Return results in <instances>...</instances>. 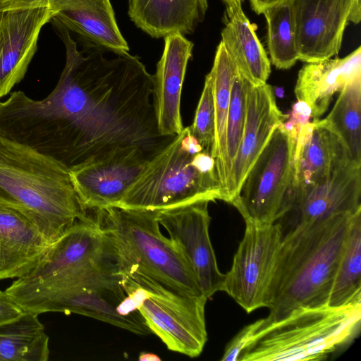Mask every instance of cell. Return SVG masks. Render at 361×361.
<instances>
[{
    "label": "cell",
    "instance_id": "obj_1",
    "mask_svg": "<svg viewBox=\"0 0 361 361\" xmlns=\"http://www.w3.org/2000/svg\"><path fill=\"white\" fill-rule=\"evenodd\" d=\"M66 49L57 85L42 100L15 91L0 101V135L27 145L68 169L122 147L151 159L176 136L158 129L153 78L128 52L84 54L70 31L51 20Z\"/></svg>",
    "mask_w": 361,
    "mask_h": 361
},
{
    "label": "cell",
    "instance_id": "obj_2",
    "mask_svg": "<svg viewBox=\"0 0 361 361\" xmlns=\"http://www.w3.org/2000/svg\"><path fill=\"white\" fill-rule=\"evenodd\" d=\"M357 212L335 215L281 235L267 294L266 307L269 313L263 318L264 324L279 322L300 309L328 305L351 224Z\"/></svg>",
    "mask_w": 361,
    "mask_h": 361
},
{
    "label": "cell",
    "instance_id": "obj_3",
    "mask_svg": "<svg viewBox=\"0 0 361 361\" xmlns=\"http://www.w3.org/2000/svg\"><path fill=\"white\" fill-rule=\"evenodd\" d=\"M0 202L26 212L50 244L87 214L66 166L1 135Z\"/></svg>",
    "mask_w": 361,
    "mask_h": 361
},
{
    "label": "cell",
    "instance_id": "obj_4",
    "mask_svg": "<svg viewBox=\"0 0 361 361\" xmlns=\"http://www.w3.org/2000/svg\"><path fill=\"white\" fill-rule=\"evenodd\" d=\"M360 322L361 302L302 308L267 324L262 319L238 361L323 360L355 338Z\"/></svg>",
    "mask_w": 361,
    "mask_h": 361
},
{
    "label": "cell",
    "instance_id": "obj_5",
    "mask_svg": "<svg viewBox=\"0 0 361 361\" xmlns=\"http://www.w3.org/2000/svg\"><path fill=\"white\" fill-rule=\"evenodd\" d=\"M94 212L119 268L140 271L179 293L204 296L180 252L161 232L157 211L109 207Z\"/></svg>",
    "mask_w": 361,
    "mask_h": 361
},
{
    "label": "cell",
    "instance_id": "obj_6",
    "mask_svg": "<svg viewBox=\"0 0 361 361\" xmlns=\"http://www.w3.org/2000/svg\"><path fill=\"white\" fill-rule=\"evenodd\" d=\"M203 151L185 127L152 158L116 207L161 211L197 201L223 200L216 172H206L195 154Z\"/></svg>",
    "mask_w": 361,
    "mask_h": 361
},
{
    "label": "cell",
    "instance_id": "obj_7",
    "mask_svg": "<svg viewBox=\"0 0 361 361\" xmlns=\"http://www.w3.org/2000/svg\"><path fill=\"white\" fill-rule=\"evenodd\" d=\"M113 251L94 211L89 210L49 247L38 264L6 290L24 311L62 290L90 264Z\"/></svg>",
    "mask_w": 361,
    "mask_h": 361
},
{
    "label": "cell",
    "instance_id": "obj_8",
    "mask_svg": "<svg viewBox=\"0 0 361 361\" xmlns=\"http://www.w3.org/2000/svg\"><path fill=\"white\" fill-rule=\"evenodd\" d=\"M118 270L122 283L137 290V311L151 333L170 350L190 357L200 355L207 341V299L179 293L136 269Z\"/></svg>",
    "mask_w": 361,
    "mask_h": 361
},
{
    "label": "cell",
    "instance_id": "obj_9",
    "mask_svg": "<svg viewBox=\"0 0 361 361\" xmlns=\"http://www.w3.org/2000/svg\"><path fill=\"white\" fill-rule=\"evenodd\" d=\"M295 143L282 123L275 127L231 202L245 222L276 221L293 177Z\"/></svg>",
    "mask_w": 361,
    "mask_h": 361
},
{
    "label": "cell",
    "instance_id": "obj_10",
    "mask_svg": "<svg viewBox=\"0 0 361 361\" xmlns=\"http://www.w3.org/2000/svg\"><path fill=\"white\" fill-rule=\"evenodd\" d=\"M360 210L361 166L348 161L320 183L302 185L291 181L274 224L282 235L304 225Z\"/></svg>",
    "mask_w": 361,
    "mask_h": 361
},
{
    "label": "cell",
    "instance_id": "obj_11",
    "mask_svg": "<svg viewBox=\"0 0 361 361\" xmlns=\"http://www.w3.org/2000/svg\"><path fill=\"white\" fill-rule=\"evenodd\" d=\"M245 223L243 237L225 274L223 291L250 313L267 306L282 236L274 223Z\"/></svg>",
    "mask_w": 361,
    "mask_h": 361
},
{
    "label": "cell",
    "instance_id": "obj_12",
    "mask_svg": "<svg viewBox=\"0 0 361 361\" xmlns=\"http://www.w3.org/2000/svg\"><path fill=\"white\" fill-rule=\"evenodd\" d=\"M126 296L118 267H115L98 272L84 282L53 295L28 312L38 314L47 312L75 313L137 334H150L139 312L129 315L118 312V306Z\"/></svg>",
    "mask_w": 361,
    "mask_h": 361
},
{
    "label": "cell",
    "instance_id": "obj_13",
    "mask_svg": "<svg viewBox=\"0 0 361 361\" xmlns=\"http://www.w3.org/2000/svg\"><path fill=\"white\" fill-rule=\"evenodd\" d=\"M299 60L329 59L339 52L348 23L361 20L360 0H289Z\"/></svg>",
    "mask_w": 361,
    "mask_h": 361
},
{
    "label": "cell",
    "instance_id": "obj_14",
    "mask_svg": "<svg viewBox=\"0 0 361 361\" xmlns=\"http://www.w3.org/2000/svg\"><path fill=\"white\" fill-rule=\"evenodd\" d=\"M209 202L197 201L157 211L159 225L188 264L207 300L223 291L225 281L209 237Z\"/></svg>",
    "mask_w": 361,
    "mask_h": 361
},
{
    "label": "cell",
    "instance_id": "obj_15",
    "mask_svg": "<svg viewBox=\"0 0 361 361\" xmlns=\"http://www.w3.org/2000/svg\"><path fill=\"white\" fill-rule=\"evenodd\" d=\"M151 158L141 149L122 147L69 169L85 210L116 207Z\"/></svg>",
    "mask_w": 361,
    "mask_h": 361
},
{
    "label": "cell",
    "instance_id": "obj_16",
    "mask_svg": "<svg viewBox=\"0 0 361 361\" xmlns=\"http://www.w3.org/2000/svg\"><path fill=\"white\" fill-rule=\"evenodd\" d=\"M55 13L47 4L0 11V98L24 78L40 31Z\"/></svg>",
    "mask_w": 361,
    "mask_h": 361
},
{
    "label": "cell",
    "instance_id": "obj_17",
    "mask_svg": "<svg viewBox=\"0 0 361 361\" xmlns=\"http://www.w3.org/2000/svg\"><path fill=\"white\" fill-rule=\"evenodd\" d=\"M34 4H49L56 12L53 18L90 47L116 54L128 52L110 0H1L0 11Z\"/></svg>",
    "mask_w": 361,
    "mask_h": 361
},
{
    "label": "cell",
    "instance_id": "obj_18",
    "mask_svg": "<svg viewBox=\"0 0 361 361\" xmlns=\"http://www.w3.org/2000/svg\"><path fill=\"white\" fill-rule=\"evenodd\" d=\"M286 118L287 115L278 108L269 85L254 86L250 84L247 94L244 131L231 166L226 202L231 204L274 129Z\"/></svg>",
    "mask_w": 361,
    "mask_h": 361
},
{
    "label": "cell",
    "instance_id": "obj_19",
    "mask_svg": "<svg viewBox=\"0 0 361 361\" xmlns=\"http://www.w3.org/2000/svg\"><path fill=\"white\" fill-rule=\"evenodd\" d=\"M193 44L181 34L164 37L162 56L153 78V96L158 129L166 136L183 130L180 114L182 88Z\"/></svg>",
    "mask_w": 361,
    "mask_h": 361
},
{
    "label": "cell",
    "instance_id": "obj_20",
    "mask_svg": "<svg viewBox=\"0 0 361 361\" xmlns=\"http://www.w3.org/2000/svg\"><path fill=\"white\" fill-rule=\"evenodd\" d=\"M50 245L26 212L0 202V280L27 274Z\"/></svg>",
    "mask_w": 361,
    "mask_h": 361
},
{
    "label": "cell",
    "instance_id": "obj_21",
    "mask_svg": "<svg viewBox=\"0 0 361 361\" xmlns=\"http://www.w3.org/2000/svg\"><path fill=\"white\" fill-rule=\"evenodd\" d=\"M348 161H352L346 148L324 119L313 120L300 129L292 182L302 185L320 183Z\"/></svg>",
    "mask_w": 361,
    "mask_h": 361
},
{
    "label": "cell",
    "instance_id": "obj_22",
    "mask_svg": "<svg viewBox=\"0 0 361 361\" xmlns=\"http://www.w3.org/2000/svg\"><path fill=\"white\" fill-rule=\"evenodd\" d=\"M361 78V47L344 58L306 63L300 70L295 87L298 100L306 102L313 120L327 110L334 94Z\"/></svg>",
    "mask_w": 361,
    "mask_h": 361
},
{
    "label": "cell",
    "instance_id": "obj_23",
    "mask_svg": "<svg viewBox=\"0 0 361 361\" xmlns=\"http://www.w3.org/2000/svg\"><path fill=\"white\" fill-rule=\"evenodd\" d=\"M208 0H129L128 14L153 38L192 34L203 21Z\"/></svg>",
    "mask_w": 361,
    "mask_h": 361
},
{
    "label": "cell",
    "instance_id": "obj_24",
    "mask_svg": "<svg viewBox=\"0 0 361 361\" xmlns=\"http://www.w3.org/2000/svg\"><path fill=\"white\" fill-rule=\"evenodd\" d=\"M225 27L221 42L238 72L254 86L267 83L271 73V61L242 7L226 6Z\"/></svg>",
    "mask_w": 361,
    "mask_h": 361
},
{
    "label": "cell",
    "instance_id": "obj_25",
    "mask_svg": "<svg viewBox=\"0 0 361 361\" xmlns=\"http://www.w3.org/2000/svg\"><path fill=\"white\" fill-rule=\"evenodd\" d=\"M237 73L235 64L223 43L220 42L216 48L212 68L208 75L212 85L215 111L214 141L212 157L215 160L216 171L224 202L228 185L226 168V123L233 80Z\"/></svg>",
    "mask_w": 361,
    "mask_h": 361
},
{
    "label": "cell",
    "instance_id": "obj_26",
    "mask_svg": "<svg viewBox=\"0 0 361 361\" xmlns=\"http://www.w3.org/2000/svg\"><path fill=\"white\" fill-rule=\"evenodd\" d=\"M38 314L26 312L0 325V361H47L49 337Z\"/></svg>",
    "mask_w": 361,
    "mask_h": 361
},
{
    "label": "cell",
    "instance_id": "obj_27",
    "mask_svg": "<svg viewBox=\"0 0 361 361\" xmlns=\"http://www.w3.org/2000/svg\"><path fill=\"white\" fill-rule=\"evenodd\" d=\"M324 118L338 136L351 161L361 166V78L347 84Z\"/></svg>",
    "mask_w": 361,
    "mask_h": 361
},
{
    "label": "cell",
    "instance_id": "obj_28",
    "mask_svg": "<svg viewBox=\"0 0 361 361\" xmlns=\"http://www.w3.org/2000/svg\"><path fill=\"white\" fill-rule=\"evenodd\" d=\"M361 302V211L352 221L331 287L328 305Z\"/></svg>",
    "mask_w": 361,
    "mask_h": 361
},
{
    "label": "cell",
    "instance_id": "obj_29",
    "mask_svg": "<svg viewBox=\"0 0 361 361\" xmlns=\"http://www.w3.org/2000/svg\"><path fill=\"white\" fill-rule=\"evenodd\" d=\"M267 24V47L271 61L279 69H288L298 60L293 20L289 0L264 9Z\"/></svg>",
    "mask_w": 361,
    "mask_h": 361
},
{
    "label": "cell",
    "instance_id": "obj_30",
    "mask_svg": "<svg viewBox=\"0 0 361 361\" xmlns=\"http://www.w3.org/2000/svg\"><path fill=\"white\" fill-rule=\"evenodd\" d=\"M250 85V83L238 72L233 80L226 123V168L228 184L231 166L244 131L247 94Z\"/></svg>",
    "mask_w": 361,
    "mask_h": 361
},
{
    "label": "cell",
    "instance_id": "obj_31",
    "mask_svg": "<svg viewBox=\"0 0 361 361\" xmlns=\"http://www.w3.org/2000/svg\"><path fill=\"white\" fill-rule=\"evenodd\" d=\"M189 128L190 133L199 142L203 151L212 155L214 141L215 111L212 85L208 74L205 77L193 123Z\"/></svg>",
    "mask_w": 361,
    "mask_h": 361
},
{
    "label": "cell",
    "instance_id": "obj_32",
    "mask_svg": "<svg viewBox=\"0 0 361 361\" xmlns=\"http://www.w3.org/2000/svg\"><path fill=\"white\" fill-rule=\"evenodd\" d=\"M262 323V319H260L243 327L228 343L221 360L238 361L242 352L255 338Z\"/></svg>",
    "mask_w": 361,
    "mask_h": 361
},
{
    "label": "cell",
    "instance_id": "obj_33",
    "mask_svg": "<svg viewBox=\"0 0 361 361\" xmlns=\"http://www.w3.org/2000/svg\"><path fill=\"white\" fill-rule=\"evenodd\" d=\"M311 117L312 111L308 104L303 101L298 100L282 125L297 140L300 128L309 123Z\"/></svg>",
    "mask_w": 361,
    "mask_h": 361
},
{
    "label": "cell",
    "instance_id": "obj_34",
    "mask_svg": "<svg viewBox=\"0 0 361 361\" xmlns=\"http://www.w3.org/2000/svg\"><path fill=\"white\" fill-rule=\"evenodd\" d=\"M23 312L5 291L0 290V325L18 318Z\"/></svg>",
    "mask_w": 361,
    "mask_h": 361
},
{
    "label": "cell",
    "instance_id": "obj_35",
    "mask_svg": "<svg viewBox=\"0 0 361 361\" xmlns=\"http://www.w3.org/2000/svg\"><path fill=\"white\" fill-rule=\"evenodd\" d=\"M252 9L257 14H262L267 8L281 3L285 0H249Z\"/></svg>",
    "mask_w": 361,
    "mask_h": 361
},
{
    "label": "cell",
    "instance_id": "obj_36",
    "mask_svg": "<svg viewBox=\"0 0 361 361\" xmlns=\"http://www.w3.org/2000/svg\"><path fill=\"white\" fill-rule=\"evenodd\" d=\"M140 361H160L161 358L156 354L152 353L142 352L138 357Z\"/></svg>",
    "mask_w": 361,
    "mask_h": 361
},
{
    "label": "cell",
    "instance_id": "obj_37",
    "mask_svg": "<svg viewBox=\"0 0 361 361\" xmlns=\"http://www.w3.org/2000/svg\"><path fill=\"white\" fill-rule=\"evenodd\" d=\"M226 6L229 7H242V2L244 0H223Z\"/></svg>",
    "mask_w": 361,
    "mask_h": 361
},
{
    "label": "cell",
    "instance_id": "obj_38",
    "mask_svg": "<svg viewBox=\"0 0 361 361\" xmlns=\"http://www.w3.org/2000/svg\"><path fill=\"white\" fill-rule=\"evenodd\" d=\"M275 94L279 98H283L284 96V90L283 87H276L275 90Z\"/></svg>",
    "mask_w": 361,
    "mask_h": 361
},
{
    "label": "cell",
    "instance_id": "obj_39",
    "mask_svg": "<svg viewBox=\"0 0 361 361\" xmlns=\"http://www.w3.org/2000/svg\"><path fill=\"white\" fill-rule=\"evenodd\" d=\"M0 1H1V0H0Z\"/></svg>",
    "mask_w": 361,
    "mask_h": 361
}]
</instances>
